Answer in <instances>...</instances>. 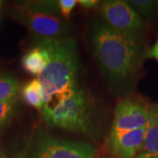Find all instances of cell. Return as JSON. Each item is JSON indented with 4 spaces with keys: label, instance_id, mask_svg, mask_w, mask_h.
<instances>
[{
    "label": "cell",
    "instance_id": "1",
    "mask_svg": "<svg viewBox=\"0 0 158 158\" xmlns=\"http://www.w3.org/2000/svg\"><path fill=\"white\" fill-rule=\"evenodd\" d=\"M91 45L102 73L112 85H123L139 66L141 46L138 35L97 22L92 27Z\"/></svg>",
    "mask_w": 158,
    "mask_h": 158
},
{
    "label": "cell",
    "instance_id": "2",
    "mask_svg": "<svg viewBox=\"0 0 158 158\" xmlns=\"http://www.w3.org/2000/svg\"><path fill=\"white\" fill-rule=\"evenodd\" d=\"M36 46L48 55L45 68L37 78L43 90L45 113L69 98L79 88L77 85L78 55L72 39H35Z\"/></svg>",
    "mask_w": 158,
    "mask_h": 158
},
{
    "label": "cell",
    "instance_id": "3",
    "mask_svg": "<svg viewBox=\"0 0 158 158\" xmlns=\"http://www.w3.org/2000/svg\"><path fill=\"white\" fill-rule=\"evenodd\" d=\"M58 1H33L18 4L14 16L34 35V39H65L69 27L59 17Z\"/></svg>",
    "mask_w": 158,
    "mask_h": 158
},
{
    "label": "cell",
    "instance_id": "4",
    "mask_svg": "<svg viewBox=\"0 0 158 158\" xmlns=\"http://www.w3.org/2000/svg\"><path fill=\"white\" fill-rule=\"evenodd\" d=\"M42 115L46 123L53 127L85 135L90 134L93 128L90 96L81 87L69 98L42 113Z\"/></svg>",
    "mask_w": 158,
    "mask_h": 158
},
{
    "label": "cell",
    "instance_id": "5",
    "mask_svg": "<svg viewBox=\"0 0 158 158\" xmlns=\"http://www.w3.org/2000/svg\"><path fill=\"white\" fill-rule=\"evenodd\" d=\"M26 158H95L97 150L84 141L39 135L26 149Z\"/></svg>",
    "mask_w": 158,
    "mask_h": 158
},
{
    "label": "cell",
    "instance_id": "6",
    "mask_svg": "<svg viewBox=\"0 0 158 158\" xmlns=\"http://www.w3.org/2000/svg\"><path fill=\"white\" fill-rule=\"evenodd\" d=\"M99 11L104 23L119 32L137 35L143 28L141 16L127 1H104Z\"/></svg>",
    "mask_w": 158,
    "mask_h": 158
},
{
    "label": "cell",
    "instance_id": "7",
    "mask_svg": "<svg viewBox=\"0 0 158 158\" xmlns=\"http://www.w3.org/2000/svg\"><path fill=\"white\" fill-rule=\"evenodd\" d=\"M150 106L140 99L127 98L116 107L110 135L146 127Z\"/></svg>",
    "mask_w": 158,
    "mask_h": 158
},
{
    "label": "cell",
    "instance_id": "8",
    "mask_svg": "<svg viewBox=\"0 0 158 158\" xmlns=\"http://www.w3.org/2000/svg\"><path fill=\"white\" fill-rule=\"evenodd\" d=\"M146 127L110 135L112 152L119 158H133L141 150Z\"/></svg>",
    "mask_w": 158,
    "mask_h": 158
},
{
    "label": "cell",
    "instance_id": "9",
    "mask_svg": "<svg viewBox=\"0 0 158 158\" xmlns=\"http://www.w3.org/2000/svg\"><path fill=\"white\" fill-rule=\"evenodd\" d=\"M138 156L141 158H158V118L153 109V106H150L144 141Z\"/></svg>",
    "mask_w": 158,
    "mask_h": 158
},
{
    "label": "cell",
    "instance_id": "10",
    "mask_svg": "<svg viewBox=\"0 0 158 158\" xmlns=\"http://www.w3.org/2000/svg\"><path fill=\"white\" fill-rule=\"evenodd\" d=\"M48 61V55L46 50L39 46L29 50L23 56L22 67L26 72L30 75L38 77L45 68Z\"/></svg>",
    "mask_w": 158,
    "mask_h": 158
},
{
    "label": "cell",
    "instance_id": "11",
    "mask_svg": "<svg viewBox=\"0 0 158 158\" xmlns=\"http://www.w3.org/2000/svg\"><path fill=\"white\" fill-rule=\"evenodd\" d=\"M22 97L29 106L42 110L44 105L43 90L38 78H34L23 87Z\"/></svg>",
    "mask_w": 158,
    "mask_h": 158
},
{
    "label": "cell",
    "instance_id": "12",
    "mask_svg": "<svg viewBox=\"0 0 158 158\" xmlns=\"http://www.w3.org/2000/svg\"><path fill=\"white\" fill-rule=\"evenodd\" d=\"M19 83L15 77L9 74L0 75V102L15 99L19 90Z\"/></svg>",
    "mask_w": 158,
    "mask_h": 158
},
{
    "label": "cell",
    "instance_id": "13",
    "mask_svg": "<svg viewBox=\"0 0 158 158\" xmlns=\"http://www.w3.org/2000/svg\"><path fill=\"white\" fill-rule=\"evenodd\" d=\"M127 3L138 13L147 19H150L154 16L155 11H156L158 2L153 0H131L127 1Z\"/></svg>",
    "mask_w": 158,
    "mask_h": 158
},
{
    "label": "cell",
    "instance_id": "14",
    "mask_svg": "<svg viewBox=\"0 0 158 158\" xmlns=\"http://www.w3.org/2000/svg\"><path fill=\"white\" fill-rule=\"evenodd\" d=\"M17 98L0 102V128L10 121L15 112Z\"/></svg>",
    "mask_w": 158,
    "mask_h": 158
},
{
    "label": "cell",
    "instance_id": "15",
    "mask_svg": "<svg viewBox=\"0 0 158 158\" xmlns=\"http://www.w3.org/2000/svg\"><path fill=\"white\" fill-rule=\"evenodd\" d=\"M78 2L77 0H60L58 1V6L62 16L65 19L70 17L71 11Z\"/></svg>",
    "mask_w": 158,
    "mask_h": 158
},
{
    "label": "cell",
    "instance_id": "16",
    "mask_svg": "<svg viewBox=\"0 0 158 158\" xmlns=\"http://www.w3.org/2000/svg\"><path fill=\"white\" fill-rule=\"evenodd\" d=\"M77 2L81 6H85L86 8H92L98 4V2L96 0H79Z\"/></svg>",
    "mask_w": 158,
    "mask_h": 158
},
{
    "label": "cell",
    "instance_id": "17",
    "mask_svg": "<svg viewBox=\"0 0 158 158\" xmlns=\"http://www.w3.org/2000/svg\"><path fill=\"white\" fill-rule=\"evenodd\" d=\"M148 56L155 58L156 60L158 61V39L156 40V42L155 43V45L153 46L152 48L148 52Z\"/></svg>",
    "mask_w": 158,
    "mask_h": 158
},
{
    "label": "cell",
    "instance_id": "18",
    "mask_svg": "<svg viewBox=\"0 0 158 158\" xmlns=\"http://www.w3.org/2000/svg\"><path fill=\"white\" fill-rule=\"evenodd\" d=\"M26 155H27V151L24 150L22 152H19L17 155V156L15 158H26Z\"/></svg>",
    "mask_w": 158,
    "mask_h": 158
},
{
    "label": "cell",
    "instance_id": "19",
    "mask_svg": "<svg viewBox=\"0 0 158 158\" xmlns=\"http://www.w3.org/2000/svg\"><path fill=\"white\" fill-rule=\"evenodd\" d=\"M0 158H8L6 153L4 152V150L1 148H0Z\"/></svg>",
    "mask_w": 158,
    "mask_h": 158
},
{
    "label": "cell",
    "instance_id": "20",
    "mask_svg": "<svg viewBox=\"0 0 158 158\" xmlns=\"http://www.w3.org/2000/svg\"><path fill=\"white\" fill-rule=\"evenodd\" d=\"M153 109H154L155 113H156V117H157L158 118V105H156V106H153Z\"/></svg>",
    "mask_w": 158,
    "mask_h": 158
},
{
    "label": "cell",
    "instance_id": "21",
    "mask_svg": "<svg viewBox=\"0 0 158 158\" xmlns=\"http://www.w3.org/2000/svg\"><path fill=\"white\" fill-rule=\"evenodd\" d=\"M133 158H141L139 156H135V157H133Z\"/></svg>",
    "mask_w": 158,
    "mask_h": 158
},
{
    "label": "cell",
    "instance_id": "22",
    "mask_svg": "<svg viewBox=\"0 0 158 158\" xmlns=\"http://www.w3.org/2000/svg\"><path fill=\"white\" fill-rule=\"evenodd\" d=\"M1 5H2V2L0 1V6H1Z\"/></svg>",
    "mask_w": 158,
    "mask_h": 158
}]
</instances>
